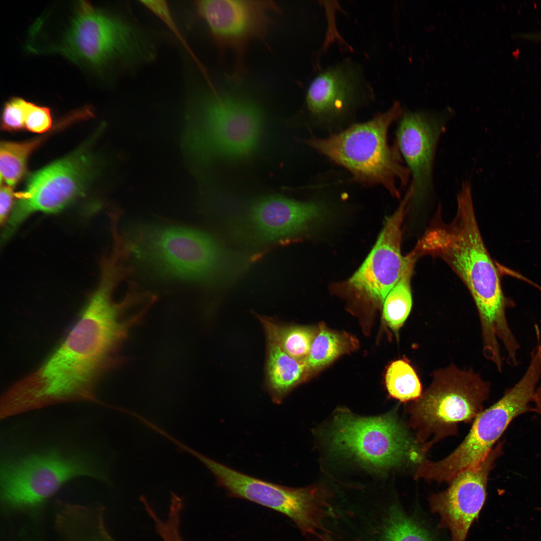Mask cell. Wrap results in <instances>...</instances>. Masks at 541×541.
<instances>
[{
    "label": "cell",
    "mask_w": 541,
    "mask_h": 541,
    "mask_svg": "<svg viewBox=\"0 0 541 541\" xmlns=\"http://www.w3.org/2000/svg\"><path fill=\"white\" fill-rule=\"evenodd\" d=\"M357 80L354 71L341 66L321 73L309 87V109L319 116L340 113L357 92Z\"/></svg>",
    "instance_id": "obj_18"
},
{
    "label": "cell",
    "mask_w": 541,
    "mask_h": 541,
    "mask_svg": "<svg viewBox=\"0 0 541 541\" xmlns=\"http://www.w3.org/2000/svg\"><path fill=\"white\" fill-rule=\"evenodd\" d=\"M389 395L401 401H414L422 395V385L413 367L405 359L392 362L385 374Z\"/></svg>",
    "instance_id": "obj_23"
},
{
    "label": "cell",
    "mask_w": 541,
    "mask_h": 541,
    "mask_svg": "<svg viewBox=\"0 0 541 541\" xmlns=\"http://www.w3.org/2000/svg\"><path fill=\"white\" fill-rule=\"evenodd\" d=\"M140 2L169 27L190 55L196 60L195 56L178 30L166 2L164 1H140Z\"/></svg>",
    "instance_id": "obj_28"
},
{
    "label": "cell",
    "mask_w": 541,
    "mask_h": 541,
    "mask_svg": "<svg viewBox=\"0 0 541 541\" xmlns=\"http://www.w3.org/2000/svg\"><path fill=\"white\" fill-rule=\"evenodd\" d=\"M202 108L204 132L200 139L203 151L230 158L244 157L252 152L261 124L256 105L212 87Z\"/></svg>",
    "instance_id": "obj_13"
},
{
    "label": "cell",
    "mask_w": 541,
    "mask_h": 541,
    "mask_svg": "<svg viewBox=\"0 0 541 541\" xmlns=\"http://www.w3.org/2000/svg\"><path fill=\"white\" fill-rule=\"evenodd\" d=\"M15 193L12 187L1 185L0 191V221L3 224L6 220L13 205Z\"/></svg>",
    "instance_id": "obj_29"
},
{
    "label": "cell",
    "mask_w": 541,
    "mask_h": 541,
    "mask_svg": "<svg viewBox=\"0 0 541 541\" xmlns=\"http://www.w3.org/2000/svg\"><path fill=\"white\" fill-rule=\"evenodd\" d=\"M216 478L217 486L232 497L246 499L277 511L290 518L307 536L322 541L330 535L324 521L335 516L329 496L317 487L292 488L263 480L235 470L195 451Z\"/></svg>",
    "instance_id": "obj_5"
},
{
    "label": "cell",
    "mask_w": 541,
    "mask_h": 541,
    "mask_svg": "<svg viewBox=\"0 0 541 541\" xmlns=\"http://www.w3.org/2000/svg\"><path fill=\"white\" fill-rule=\"evenodd\" d=\"M40 139L23 142L3 141L0 147L1 180L15 186L25 175L27 161L33 151L41 143Z\"/></svg>",
    "instance_id": "obj_24"
},
{
    "label": "cell",
    "mask_w": 541,
    "mask_h": 541,
    "mask_svg": "<svg viewBox=\"0 0 541 541\" xmlns=\"http://www.w3.org/2000/svg\"><path fill=\"white\" fill-rule=\"evenodd\" d=\"M358 346L356 339L350 335L332 330L323 324L319 325L309 354L303 361L308 376Z\"/></svg>",
    "instance_id": "obj_20"
},
{
    "label": "cell",
    "mask_w": 541,
    "mask_h": 541,
    "mask_svg": "<svg viewBox=\"0 0 541 541\" xmlns=\"http://www.w3.org/2000/svg\"><path fill=\"white\" fill-rule=\"evenodd\" d=\"M332 433L333 446L372 466L386 468L407 462L420 464L425 446L394 417L338 415Z\"/></svg>",
    "instance_id": "obj_9"
},
{
    "label": "cell",
    "mask_w": 541,
    "mask_h": 541,
    "mask_svg": "<svg viewBox=\"0 0 541 541\" xmlns=\"http://www.w3.org/2000/svg\"><path fill=\"white\" fill-rule=\"evenodd\" d=\"M196 6L217 46L235 52L238 60L250 40L263 38L268 12L278 9L269 1L200 0Z\"/></svg>",
    "instance_id": "obj_15"
},
{
    "label": "cell",
    "mask_w": 541,
    "mask_h": 541,
    "mask_svg": "<svg viewBox=\"0 0 541 541\" xmlns=\"http://www.w3.org/2000/svg\"><path fill=\"white\" fill-rule=\"evenodd\" d=\"M412 194L407 191L397 210L386 218L377 241L358 269L334 288L357 299L383 304L391 290L417 258L410 252H401L402 224L410 206Z\"/></svg>",
    "instance_id": "obj_10"
},
{
    "label": "cell",
    "mask_w": 541,
    "mask_h": 541,
    "mask_svg": "<svg viewBox=\"0 0 541 541\" xmlns=\"http://www.w3.org/2000/svg\"><path fill=\"white\" fill-rule=\"evenodd\" d=\"M322 212L321 207L314 202L266 197L251 208L246 220L247 229L257 241H272L306 230Z\"/></svg>",
    "instance_id": "obj_17"
},
{
    "label": "cell",
    "mask_w": 541,
    "mask_h": 541,
    "mask_svg": "<svg viewBox=\"0 0 541 541\" xmlns=\"http://www.w3.org/2000/svg\"><path fill=\"white\" fill-rule=\"evenodd\" d=\"M502 447L499 442L480 463L458 474L447 489L430 497L431 511L440 516L439 526L450 530L452 541H465L485 501L488 477Z\"/></svg>",
    "instance_id": "obj_14"
},
{
    "label": "cell",
    "mask_w": 541,
    "mask_h": 541,
    "mask_svg": "<svg viewBox=\"0 0 541 541\" xmlns=\"http://www.w3.org/2000/svg\"><path fill=\"white\" fill-rule=\"evenodd\" d=\"M113 290L112 283L105 279L56 347L7 389L8 401L15 412L73 401L99 402L98 384L124 362L122 346L148 311L133 294L115 302Z\"/></svg>",
    "instance_id": "obj_1"
},
{
    "label": "cell",
    "mask_w": 541,
    "mask_h": 541,
    "mask_svg": "<svg viewBox=\"0 0 541 541\" xmlns=\"http://www.w3.org/2000/svg\"><path fill=\"white\" fill-rule=\"evenodd\" d=\"M415 262L411 263L391 290L383 304V315L389 327L398 333L412 306L411 279Z\"/></svg>",
    "instance_id": "obj_22"
},
{
    "label": "cell",
    "mask_w": 541,
    "mask_h": 541,
    "mask_svg": "<svg viewBox=\"0 0 541 541\" xmlns=\"http://www.w3.org/2000/svg\"><path fill=\"white\" fill-rule=\"evenodd\" d=\"M265 333V388L272 401L280 404L289 393L308 377L303 362L287 354L275 339Z\"/></svg>",
    "instance_id": "obj_19"
},
{
    "label": "cell",
    "mask_w": 541,
    "mask_h": 541,
    "mask_svg": "<svg viewBox=\"0 0 541 541\" xmlns=\"http://www.w3.org/2000/svg\"><path fill=\"white\" fill-rule=\"evenodd\" d=\"M538 381L534 373L525 372L498 401L478 413L468 434L452 453L439 461L424 460L417 469L416 478L450 481L480 463L513 419L533 411L529 404L533 402Z\"/></svg>",
    "instance_id": "obj_8"
},
{
    "label": "cell",
    "mask_w": 541,
    "mask_h": 541,
    "mask_svg": "<svg viewBox=\"0 0 541 541\" xmlns=\"http://www.w3.org/2000/svg\"><path fill=\"white\" fill-rule=\"evenodd\" d=\"M265 332L269 334L287 354L303 362L308 357L318 328L278 323L258 317Z\"/></svg>",
    "instance_id": "obj_21"
},
{
    "label": "cell",
    "mask_w": 541,
    "mask_h": 541,
    "mask_svg": "<svg viewBox=\"0 0 541 541\" xmlns=\"http://www.w3.org/2000/svg\"><path fill=\"white\" fill-rule=\"evenodd\" d=\"M91 156L79 150L34 173L17 199L4 231L8 237L31 214L54 213L83 193L93 173Z\"/></svg>",
    "instance_id": "obj_12"
},
{
    "label": "cell",
    "mask_w": 541,
    "mask_h": 541,
    "mask_svg": "<svg viewBox=\"0 0 541 541\" xmlns=\"http://www.w3.org/2000/svg\"><path fill=\"white\" fill-rule=\"evenodd\" d=\"M380 541H433L427 531L397 506L389 509Z\"/></svg>",
    "instance_id": "obj_25"
},
{
    "label": "cell",
    "mask_w": 541,
    "mask_h": 541,
    "mask_svg": "<svg viewBox=\"0 0 541 541\" xmlns=\"http://www.w3.org/2000/svg\"><path fill=\"white\" fill-rule=\"evenodd\" d=\"M130 236L129 248L136 259L169 278L209 282L220 275L229 259L213 237L188 227L143 225Z\"/></svg>",
    "instance_id": "obj_4"
},
{
    "label": "cell",
    "mask_w": 541,
    "mask_h": 541,
    "mask_svg": "<svg viewBox=\"0 0 541 541\" xmlns=\"http://www.w3.org/2000/svg\"><path fill=\"white\" fill-rule=\"evenodd\" d=\"M489 390V383L471 370L451 365L436 371L430 385L410 406L417 439L425 446L431 435L435 441L455 433L458 422L471 421L481 411Z\"/></svg>",
    "instance_id": "obj_7"
},
{
    "label": "cell",
    "mask_w": 541,
    "mask_h": 541,
    "mask_svg": "<svg viewBox=\"0 0 541 541\" xmlns=\"http://www.w3.org/2000/svg\"><path fill=\"white\" fill-rule=\"evenodd\" d=\"M533 402L535 405L533 412L537 413L541 416V382L536 389ZM540 509L541 510V508Z\"/></svg>",
    "instance_id": "obj_30"
},
{
    "label": "cell",
    "mask_w": 541,
    "mask_h": 541,
    "mask_svg": "<svg viewBox=\"0 0 541 541\" xmlns=\"http://www.w3.org/2000/svg\"><path fill=\"white\" fill-rule=\"evenodd\" d=\"M52 116L49 108L28 102L25 125L31 132L41 133L48 131L52 126Z\"/></svg>",
    "instance_id": "obj_27"
},
{
    "label": "cell",
    "mask_w": 541,
    "mask_h": 541,
    "mask_svg": "<svg viewBox=\"0 0 541 541\" xmlns=\"http://www.w3.org/2000/svg\"><path fill=\"white\" fill-rule=\"evenodd\" d=\"M449 112L408 111L401 117L396 144L411 174V203L421 202L432 190L435 153Z\"/></svg>",
    "instance_id": "obj_16"
},
{
    "label": "cell",
    "mask_w": 541,
    "mask_h": 541,
    "mask_svg": "<svg viewBox=\"0 0 541 541\" xmlns=\"http://www.w3.org/2000/svg\"><path fill=\"white\" fill-rule=\"evenodd\" d=\"M403 110L395 102L387 111L371 120L356 124L328 137H312L306 142L318 152L347 169L357 181L380 185L399 198L400 188L407 187L411 174L399 148L390 145L389 129L401 117Z\"/></svg>",
    "instance_id": "obj_3"
},
{
    "label": "cell",
    "mask_w": 541,
    "mask_h": 541,
    "mask_svg": "<svg viewBox=\"0 0 541 541\" xmlns=\"http://www.w3.org/2000/svg\"><path fill=\"white\" fill-rule=\"evenodd\" d=\"M455 217L448 223L438 208L432 223L411 251L444 260L468 289L479 314L482 338L492 341L511 333L506 312L513 302L502 291L497 267L481 237L475 217L471 187L465 181L457 194Z\"/></svg>",
    "instance_id": "obj_2"
},
{
    "label": "cell",
    "mask_w": 541,
    "mask_h": 541,
    "mask_svg": "<svg viewBox=\"0 0 541 541\" xmlns=\"http://www.w3.org/2000/svg\"><path fill=\"white\" fill-rule=\"evenodd\" d=\"M145 46L131 26L80 1L60 39L49 49L76 63L99 68L115 62H136L144 56Z\"/></svg>",
    "instance_id": "obj_6"
},
{
    "label": "cell",
    "mask_w": 541,
    "mask_h": 541,
    "mask_svg": "<svg viewBox=\"0 0 541 541\" xmlns=\"http://www.w3.org/2000/svg\"><path fill=\"white\" fill-rule=\"evenodd\" d=\"M164 541H183L180 535L173 534L167 537Z\"/></svg>",
    "instance_id": "obj_31"
},
{
    "label": "cell",
    "mask_w": 541,
    "mask_h": 541,
    "mask_svg": "<svg viewBox=\"0 0 541 541\" xmlns=\"http://www.w3.org/2000/svg\"><path fill=\"white\" fill-rule=\"evenodd\" d=\"M28 101L14 97L4 105L2 115V128L4 130L16 131L25 128V121Z\"/></svg>",
    "instance_id": "obj_26"
},
{
    "label": "cell",
    "mask_w": 541,
    "mask_h": 541,
    "mask_svg": "<svg viewBox=\"0 0 541 541\" xmlns=\"http://www.w3.org/2000/svg\"><path fill=\"white\" fill-rule=\"evenodd\" d=\"M79 476L104 477L85 459L50 452L32 455L1 468L2 498L14 508L37 505L53 495L69 480Z\"/></svg>",
    "instance_id": "obj_11"
}]
</instances>
